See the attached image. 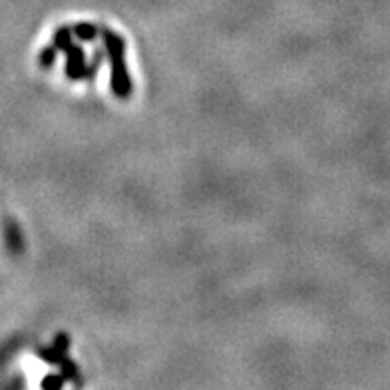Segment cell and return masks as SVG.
<instances>
[{
    "label": "cell",
    "mask_w": 390,
    "mask_h": 390,
    "mask_svg": "<svg viewBox=\"0 0 390 390\" xmlns=\"http://www.w3.org/2000/svg\"><path fill=\"white\" fill-rule=\"evenodd\" d=\"M100 36L104 40V48L106 56L110 60V88L113 96H118L120 100H126L134 92L132 78L127 74L126 68V42L118 32H113L110 28H100Z\"/></svg>",
    "instance_id": "6da1fadb"
},
{
    "label": "cell",
    "mask_w": 390,
    "mask_h": 390,
    "mask_svg": "<svg viewBox=\"0 0 390 390\" xmlns=\"http://www.w3.org/2000/svg\"><path fill=\"white\" fill-rule=\"evenodd\" d=\"M16 235H20V233H18V231H16V227H13V225H8V237H16ZM11 245H13V249L14 251H16V249H18V247H16V243H11ZM18 245H22V243H20V241H18Z\"/></svg>",
    "instance_id": "ba28073f"
},
{
    "label": "cell",
    "mask_w": 390,
    "mask_h": 390,
    "mask_svg": "<svg viewBox=\"0 0 390 390\" xmlns=\"http://www.w3.org/2000/svg\"><path fill=\"white\" fill-rule=\"evenodd\" d=\"M56 54H58V50H56L52 44H48L44 50L40 52V56H38V64H40L42 68H50L52 64L56 62Z\"/></svg>",
    "instance_id": "8992f818"
},
{
    "label": "cell",
    "mask_w": 390,
    "mask_h": 390,
    "mask_svg": "<svg viewBox=\"0 0 390 390\" xmlns=\"http://www.w3.org/2000/svg\"><path fill=\"white\" fill-rule=\"evenodd\" d=\"M72 38H74V34H72V28H68V26H62V28H58L56 32H54V38H52V46L56 48L58 52H64L66 54V50L74 44L72 42Z\"/></svg>",
    "instance_id": "5b68a950"
},
{
    "label": "cell",
    "mask_w": 390,
    "mask_h": 390,
    "mask_svg": "<svg viewBox=\"0 0 390 390\" xmlns=\"http://www.w3.org/2000/svg\"><path fill=\"white\" fill-rule=\"evenodd\" d=\"M68 349H70V337L68 335H56V339H54V347L50 349H40L38 354H40V358L42 361H46V363H50V365H56L60 366L64 361H68Z\"/></svg>",
    "instance_id": "3957f363"
},
{
    "label": "cell",
    "mask_w": 390,
    "mask_h": 390,
    "mask_svg": "<svg viewBox=\"0 0 390 390\" xmlns=\"http://www.w3.org/2000/svg\"><path fill=\"white\" fill-rule=\"evenodd\" d=\"M64 384V377H48V378H44L42 380V386L44 389H60Z\"/></svg>",
    "instance_id": "52a82bcc"
},
{
    "label": "cell",
    "mask_w": 390,
    "mask_h": 390,
    "mask_svg": "<svg viewBox=\"0 0 390 390\" xmlns=\"http://www.w3.org/2000/svg\"><path fill=\"white\" fill-rule=\"evenodd\" d=\"M102 64V54L96 52V58H94V62L86 64V54L84 50L80 48V46H76L72 44L68 50H66V76L70 78V80H92L96 72H98V68H100Z\"/></svg>",
    "instance_id": "7a4b0ae2"
},
{
    "label": "cell",
    "mask_w": 390,
    "mask_h": 390,
    "mask_svg": "<svg viewBox=\"0 0 390 390\" xmlns=\"http://www.w3.org/2000/svg\"><path fill=\"white\" fill-rule=\"evenodd\" d=\"M100 28L102 26L92 25V22H80L72 28V34L82 42H94L96 38L100 36Z\"/></svg>",
    "instance_id": "277c9868"
}]
</instances>
